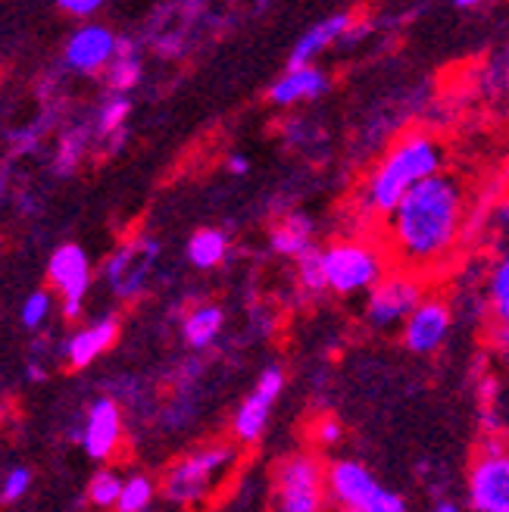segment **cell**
Instances as JSON below:
<instances>
[{"instance_id":"15","label":"cell","mask_w":509,"mask_h":512,"mask_svg":"<svg viewBox=\"0 0 509 512\" xmlns=\"http://www.w3.org/2000/svg\"><path fill=\"white\" fill-rule=\"evenodd\" d=\"M328 91V75L319 66H300V69H285L269 88V100L275 107H297L316 100Z\"/></svg>"},{"instance_id":"5","label":"cell","mask_w":509,"mask_h":512,"mask_svg":"<svg viewBox=\"0 0 509 512\" xmlns=\"http://www.w3.org/2000/svg\"><path fill=\"white\" fill-rule=\"evenodd\" d=\"M328 497L325 466L316 453H291L275 469V512H322Z\"/></svg>"},{"instance_id":"35","label":"cell","mask_w":509,"mask_h":512,"mask_svg":"<svg viewBox=\"0 0 509 512\" xmlns=\"http://www.w3.org/2000/svg\"><path fill=\"white\" fill-rule=\"evenodd\" d=\"M506 57H509V47H506Z\"/></svg>"},{"instance_id":"3","label":"cell","mask_w":509,"mask_h":512,"mask_svg":"<svg viewBox=\"0 0 509 512\" xmlns=\"http://www.w3.org/2000/svg\"><path fill=\"white\" fill-rule=\"evenodd\" d=\"M235 466H238V450L232 444L200 447V450L188 453L185 459H178V463L166 472L163 494L172 503L197 506L213 497V491L228 478V472Z\"/></svg>"},{"instance_id":"17","label":"cell","mask_w":509,"mask_h":512,"mask_svg":"<svg viewBox=\"0 0 509 512\" xmlns=\"http://www.w3.org/2000/svg\"><path fill=\"white\" fill-rule=\"evenodd\" d=\"M119 335V322L113 316L107 319H97L88 328L75 331L72 341L66 344V360L72 363V369H85L88 363H94L100 353L110 350V344Z\"/></svg>"},{"instance_id":"22","label":"cell","mask_w":509,"mask_h":512,"mask_svg":"<svg viewBox=\"0 0 509 512\" xmlns=\"http://www.w3.org/2000/svg\"><path fill=\"white\" fill-rule=\"evenodd\" d=\"M141 79V60L135 54V44L129 38H119L116 44V60L107 66V82L116 91H129Z\"/></svg>"},{"instance_id":"30","label":"cell","mask_w":509,"mask_h":512,"mask_svg":"<svg viewBox=\"0 0 509 512\" xmlns=\"http://www.w3.org/2000/svg\"><path fill=\"white\" fill-rule=\"evenodd\" d=\"M313 434H316V441H319V444L332 447V444H338V441H341V422H338L335 416H325V419H319V422H316Z\"/></svg>"},{"instance_id":"1","label":"cell","mask_w":509,"mask_h":512,"mask_svg":"<svg viewBox=\"0 0 509 512\" xmlns=\"http://www.w3.org/2000/svg\"><path fill=\"white\" fill-rule=\"evenodd\" d=\"M385 222L388 241L406 272L428 269L441 263L463 235L466 191L453 175L441 172L406 194Z\"/></svg>"},{"instance_id":"13","label":"cell","mask_w":509,"mask_h":512,"mask_svg":"<svg viewBox=\"0 0 509 512\" xmlns=\"http://www.w3.org/2000/svg\"><path fill=\"white\" fill-rule=\"evenodd\" d=\"M116 44L119 38L107 25H82L66 41V63L79 72H100L116 60Z\"/></svg>"},{"instance_id":"31","label":"cell","mask_w":509,"mask_h":512,"mask_svg":"<svg viewBox=\"0 0 509 512\" xmlns=\"http://www.w3.org/2000/svg\"><path fill=\"white\" fill-rule=\"evenodd\" d=\"M491 222H494V232H497V235L509 238V197H506V200H500L497 207H494Z\"/></svg>"},{"instance_id":"23","label":"cell","mask_w":509,"mask_h":512,"mask_svg":"<svg viewBox=\"0 0 509 512\" xmlns=\"http://www.w3.org/2000/svg\"><path fill=\"white\" fill-rule=\"evenodd\" d=\"M297 278H300V288L307 291L310 297H322L328 291V281H325V269H322V250L313 247L307 256L297 260Z\"/></svg>"},{"instance_id":"7","label":"cell","mask_w":509,"mask_h":512,"mask_svg":"<svg viewBox=\"0 0 509 512\" xmlns=\"http://www.w3.org/2000/svg\"><path fill=\"white\" fill-rule=\"evenodd\" d=\"M425 300L422 285L413 272H394L385 275L378 285L369 291L366 300V319L375 328H391V325H403L416 313V306Z\"/></svg>"},{"instance_id":"32","label":"cell","mask_w":509,"mask_h":512,"mask_svg":"<svg viewBox=\"0 0 509 512\" xmlns=\"http://www.w3.org/2000/svg\"><path fill=\"white\" fill-rule=\"evenodd\" d=\"M60 10H66L72 16H91V13L100 10V4H97V0H63Z\"/></svg>"},{"instance_id":"34","label":"cell","mask_w":509,"mask_h":512,"mask_svg":"<svg viewBox=\"0 0 509 512\" xmlns=\"http://www.w3.org/2000/svg\"><path fill=\"white\" fill-rule=\"evenodd\" d=\"M431 512H463V509L456 503H450V500H441V503H435V509H431Z\"/></svg>"},{"instance_id":"24","label":"cell","mask_w":509,"mask_h":512,"mask_svg":"<svg viewBox=\"0 0 509 512\" xmlns=\"http://www.w3.org/2000/svg\"><path fill=\"white\" fill-rule=\"evenodd\" d=\"M150 500H154V481L147 475H132L122 484V497H119L116 509L119 512H144L150 506Z\"/></svg>"},{"instance_id":"9","label":"cell","mask_w":509,"mask_h":512,"mask_svg":"<svg viewBox=\"0 0 509 512\" xmlns=\"http://www.w3.org/2000/svg\"><path fill=\"white\" fill-rule=\"evenodd\" d=\"M47 272H50V281H54V288L63 297V313L69 319H75L82 313V300L91 285V266H88L85 250L75 244L57 247L54 256H50Z\"/></svg>"},{"instance_id":"16","label":"cell","mask_w":509,"mask_h":512,"mask_svg":"<svg viewBox=\"0 0 509 512\" xmlns=\"http://www.w3.org/2000/svg\"><path fill=\"white\" fill-rule=\"evenodd\" d=\"M122 438V416H119V406L113 400H97L88 413L85 422V450L91 459H107L113 456V450L119 447Z\"/></svg>"},{"instance_id":"2","label":"cell","mask_w":509,"mask_h":512,"mask_svg":"<svg viewBox=\"0 0 509 512\" xmlns=\"http://www.w3.org/2000/svg\"><path fill=\"white\" fill-rule=\"evenodd\" d=\"M441 166H444V147L435 135L428 132L400 135L366 175V182L360 188V213L388 219L413 188L441 175Z\"/></svg>"},{"instance_id":"12","label":"cell","mask_w":509,"mask_h":512,"mask_svg":"<svg viewBox=\"0 0 509 512\" xmlns=\"http://www.w3.org/2000/svg\"><path fill=\"white\" fill-rule=\"evenodd\" d=\"M325 484H328V497H332L341 509L363 506L381 488L375 475L360 463V459H335V463L325 469Z\"/></svg>"},{"instance_id":"28","label":"cell","mask_w":509,"mask_h":512,"mask_svg":"<svg viewBox=\"0 0 509 512\" xmlns=\"http://www.w3.org/2000/svg\"><path fill=\"white\" fill-rule=\"evenodd\" d=\"M353 509H356V506H353ZM360 509H363V512H410L406 500H403L397 491H391V488H378Z\"/></svg>"},{"instance_id":"21","label":"cell","mask_w":509,"mask_h":512,"mask_svg":"<svg viewBox=\"0 0 509 512\" xmlns=\"http://www.w3.org/2000/svg\"><path fill=\"white\" fill-rule=\"evenodd\" d=\"M228 253V238L219 228H200V232L188 241V260L197 269H216Z\"/></svg>"},{"instance_id":"20","label":"cell","mask_w":509,"mask_h":512,"mask_svg":"<svg viewBox=\"0 0 509 512\" xmlns=\"http://www.w3.org/2000/svg\"><path fill=\"white\" fill-rule=\"evenodd\" d=\"M488 306L494 316V328L509 331V247L497 256L488 275Z\"/></svg>"},{"instance_id":"19","label":"cell","mask_w":509,"mask_h":512,"mask_svg":"<svg viewBox=\"0 0 509 512\" xmlns=\"http://www.w3.org/2000/svg\"><path fill=\"white\" fill-rule=\"evenodd\" d=\"M222 322H225V313L219 310L216 303H200V306H194V310L185 316L182 335H185V341L194 350H203V347H210L219 338Z\"/></svg>"},{"instance_id":"10","label":"cell","mask_w":509,"mask_h":512,"mask_svg":"<svg viewBox=\"0 0 509 512\" xmlns=\"http://www.w3.org/2000/svg\"><path fill=\"white\" fill-rule=\"evenodd\" d=\"M450 325H453L450 306L441 297H425L416 306V313L403 322V344H406V350L428 356L444 347V341L450 335Z\"/></svg>"},{"instance_id":"29","label":"cell","mask_w":509,"mask_h":512,"mask_svg":"<svg viewBox=\"0 0 509 512\" xmlns=\"http://www.w3.org/2000/svg\"><path fill=\"white\" fill-rule=\"evenodd\" d=\"M29 469H13L10 475H7V481H4V503H13V500H19L25 491H29Z\"/></svg>"},{"instance_id":"8","label":"cell","mask_w":509,"mask_h":512,"mask_svg":"<svg viewBox=\"0 0 509 512\" xmlns=\"http://www.w3.org/2000/svg\"><path fill=\"white\" fill-rule=\"evenodd\" d=\"M282 391H285V372L278 366L263 369L257 384H253V391L238 406L235 422H232V431H235V438L241 444H257L263 438L269 416H272V406L278 403Z\"/></svg>"},{"instance_id":"11","label":"cell","mask_w":509,"mask_h":512,"mask_svg":"<svg viewBox=\"0 0 509 512\" xmlns=\"http://www.w3.org/2000/svg\"><path fill=\"white\" fill-rule=\"evenodd\" d=\"M154 256H157V244L154 241H132L113 253V260L107 263V278L119 297H135L144 281L150 275V266H154Z\"/></svg>"},{"instance_id":"26","label":"cell","mask_w":509,"mask_h":512,"mask_svg":"<svg viewBox=\"0 0 509 512\" xmlns=\"http://www.w3.org/2000/svg\"><path fill=\"white\" fill-rule=\"evenodd\" d=\"M129 100H125L122 94L107 100L104 110H100V132L104 135H122V122L129 119Z\"/></svg>"},{"instance_id":"18","label":"cell","mask_w":509,"mask_h":512,"mask_svg":"<svg viewBox=\"0 0 509 512\" xmlns=\"http://www.w3.org/2000/svg\"><path fill=\"white\" fill-rule=\"evenodd\" d=\"M313 222L300 213H291L285 216L272 228V250L278 256H288V260H300V256H307L313 250Z\"/></svg>"},{"instance_id":"27","label":"cell","mask_w":509,"mask_h":512,"mask_svg":"<svg viewBox=\"0 0 509 512\" xmlns=\"http://www.w3.org/2000/svg\"><path fill=\"white\" fill-rule=\"evenodd\" d=\"M50 294L47 291H35V294H29V300L22 303V325L25 328H38L44 319H47V313H50Z\"/></svg>"},{"instance_id":"14","label":"cell","mask_w":509,"mask_h":512,"mask_svg":"<svg viewBox=\"0 0 509 512\" xmlns=\"http://www.w3.org/2000/svg\"><path fill=\"white\" fill-rule=\"evenodd\" d=\"M356 29V16L353 13H335V16H325L319 22H313L307 32H303L291 50V60L288 66L291 69H300V66H316L313 60L322 57L328 47L350 38V32Z\"/></svg>"},{"instance_id":"25","label":"cell","mask_w":509,"mask_h":512,"mask_svg":"<svg viewBox=\"0 0 509 512\" xmlns=\"http://www.w3.org/2000/svg\"><path fill=\"white\" fill-rule=\"evenodd\" d=\"M122 478L116 475V472H97L94 478H91V488H88V500L94 503V506H116L119 503V497H122Z\"/></svg>"},{"instance_id":"33","label":"cell","mask_w":509,"mask_h":512,"mask_svg":"<svg viewBox=\"0 0 509 512\" xmlns=\"http://www.w3.org/2000/svg\"><path fill=\"white\" fill-rule=\"evenodd\" d=\"M247 169H250V160L244 157V153H232V157H228V172L247 175Z\"/></svg>"},{"instance_id":"6","label":"cell","mask_w":509,"mask_h":512,"mask_svg":"<svg viewBox=\"0 0 509 512\" xmlns=\"http://www.w3.org/2000/svg\"><path fill=\"white\" fill-rule=\"evenodd\" d=\"M466 494L475 512H509V447L500 438H488L472 459Z\"/></svg>"},{"instance_id":"4","label":"cell","mask_w":509,"mask_h":512,"mask_svg":"<svg viewBox=\"0 0 509 512\" xmlns=\"http://www.w3.org/2000/svg\"><path fill=\"white\" fill-rule=\"evenodd\" d=\"M322 269H325L328 291L350 297V294L372 291L385 278V256L369 241L344 238L322 250Z\"/></svg>"}]
</instances>
